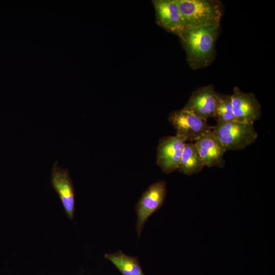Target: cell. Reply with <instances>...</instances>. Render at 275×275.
Masks as SVG:
<instances>
[{
    "label": "cell",
    "instance_id": "8fae6325",
    "mask_svg": "<svg viewBox=\"0 0 275 275\" xmlns=\"http://www.w3.org/2000/svg\"><path fill=\"white\" fill-rule=\"evenodd\" d=\"M157 23L167 31L179 35L185 23L176 0L153 1Z\"/></svg>",
    "mask_w": 275,
    "mask_h": 275
},
{
    "label": "cell",
    "instance_id": "7c38bea8",
    "mask_svg": "<svg viewBox=\"0 0 275 275\" xmlns=\"http://www.w3.org/2000/svg\"><path fill=\"white\" fill-rule=\"evenodd\" d=\"M205 164L194 142H186L182 153L179 172L191 176L202 171Z\"/></svg>",
    "mask_w": 275,
    "mask_h": 275
},
{
    "label": "cell",
    "instance_id": "3957f363",
    "mask_svg": "<svg viewBox=\"0 0 275 275\" xmlns=\"http://www.w3.org/2000/svg\"><path fill=\"white\" fill-rule=\"evenodd\" d=\"M212 130L227 151L244 149L254 143L258 137L254 124L236 121H216Z\"/></svg>",
    "mask_w": 275,
    "mask_h": 275
},
{
    "label": "cell",
    "instance_id": "7a4b0ae2",
    "mask_svg": "<svg viewBox=\"0 0 275 275\" xmlns=\"http://www.w3.org/2000/svg\"><path fill=\"white\" fill-rule=\"evenodd\" d=\"M185 27L220 25L224 6L217 0H176Z\"/></svg>",
    "mask_w": 275,
    "mask_h": 275
},
{
    "label": "cell",
    "instance_id": "5b68a950",
    "mask_svg": "<svg viewBox=\"0 0 275 275\" xmlns=\"http://www.w3.org/2000/svg\"><path fill=\"white\" fill-rule=\"evenodd\" d=\"M168 120L176 130V135L183 138L186 142H194L212 128L207 120L183 108L172 112Z\"/></svg>",
    "mask_w": 275,
    "mask_h": 275
},
{
    "label": "cell",
    "instance_id": "9c48e42d",
    "mask_svg": "<svg viewBox=\"0 0 275 275\" xmlns=\"http://www.w3.org/2000/svg\"><path fill=\"white\" fill-rule=\"evenodd\" d=\"M219 94L212 84L199 87L193 92L183 108L206 120L214 118Z\"/></svg>",
    "mask_w": 275,
    "mask_h": 275
},
{
    "label": "cell",
    "instance_id": "8992f818",
    "mask_svg": "<svg viewBox=\"0 0 275 275\" xmlns=\"http://www.w3.org/2000/svg\"><path fill=\"white\" fill-rule=\"evenodd\" d=\"M185 140L178 135L161 138L157 148V164L165 174L178 170Z\"/></svg>",
    "mask_w": 275,
    "mask_h": 275
},
{
    "label": "cell",
    "instance_id": "277c9868",
    "mask_svg": "<svg viewBox=\"0 0 275 275\" xmlns=\"http://www.w3.org/2000/svg\"><path fill=\"white\" fill-rule=\"evenodd\" d=\"M166 194L167 183L163 180L153 183L142 194L135 206V227L139 237L148 217L162 206Z\"/></svg>",
    "mask_w": 275,
    "mask_h": 275
},
{
    "label": "cell",
    "instance_id": "6da1fadb",
    "mask_svg": "<svg viewBox=\"0 0 275 275\" xmlns=\"http://www.w3.org/2000/svg\"><path fill=\"white\" fill-rule=\"evenodd\" d=\"M219 27L220 25L185 27L178 35L185 51L187 62L193 69L206 67L214 60Z\"/></svg>",
    "mask_w": 275,
    "mask_h": 275
},
{
    "label": "cell",
    "instance_id": "4fadbf2b",
    "mask_svg": "<svg viewBox=\"0 0 275 275\" xmlns=\"http://www.w3.org/2000/svg\"><path fill=\"white\" fill-rule=\"evenodd\" d=\"M104 258L111 261L123 275H145L137 257L127 255L119 251L105 254Z\"/></svg>",
    "mask_w": 275,
    "mask_h": 275
},
{
    "label": "cell",
    "instance_id": "5bb4252c",
    "mask_svg": "<svg viewBox=\"0 0 275 275\" xmlns=\"http://www.w3.org/2000/svg\"><path fill=\"white\" fill-rule=\"evenodd\" d=\"M216 121L228 122L235 121L232 106L231 95L219 94L214 112Z\"/></svg>",
    "mask_w": 275,
    "mask_h": 275
},
{
    "label": "cell",
    "instance_id": "ba28073f",
    "mask_svg": "<svg viewBox=\"0 0 275 275\" xmlns=\"http://www.w3.org/2000/svg\"><path fill=\"white\" fill-rule=\"evenodd\" d=\"M231 95L233 115L235 121L250 124L261 117V106L253 93L242 92L238 87H234Z\"/></svg>",
    "mask_w": 275,
    "mask_h": 275
},
{
    "label": "cell",
    "instance_id": "30bf717a",
    "mask_svg": "<svg viewBox=\"0 0 275 275\" xmlns=\"http://www.w3.org/2000/svg\"><path fill=\"white\" fill-rule=\"evenodd\" d=\"M194 143L205 166L220 168L225 166L224 155L227 150L212 129L202 135Z\"/></svg>",
    "mask_w": 275,
    "mask_h": 275
},
{
    "label": "cell",
    "instance_id": "52a82bcc",
    "mask_svg": "<svg viewBox=\"0 0 275 275\" xmlns=\"http://www.w3.org/2000/svg\"><path fill=\"white\" fill-rule=\"evenodd\" d=\"M50 183L57 193L68 217L72 220L75 211V191L69 170L54 162L51 173Z\"/></svg>",
    "mask_w": 275,
    "mask_h": 275
}]
</instances>
